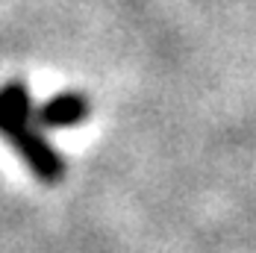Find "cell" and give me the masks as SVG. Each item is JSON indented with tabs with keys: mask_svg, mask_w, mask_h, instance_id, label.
<instances>
[{
	"mask_svg": "<svg viewBox=\"0 0 256 253\" xmlns=\"http://www.w3.org/2000/svg\"><path fill=\"white\" fill-rule=\"evenodd\" d=\"M0 132L18 148L24 162L42 180L56 182L65 174V162L44 142L42 126L36 124V115H32L24 82H9V86L0 88Z\"/></svg>",
	"mask_w": 256,
	"mask_h": 253,
	"instance_id": "obj_1",
	"label": "cell"
},
{
	"mask_svg": "<svg viewBox=\"0 0 256 253\" xmlns=\"http://www.w3.org/2000/svg\"><path fill=\"white\" fill-rule=\"evenodd\" d=\"M88 115V103L82 94H59L53 98L50 103H44L36 115V124L38 126H71V124H80L82 118Z\"/></svg>",
	"mask_w": 256,
	"mask_h": 253,
	"instance_id": "obj_2",
	"label": "cell"
}]
</instances>
